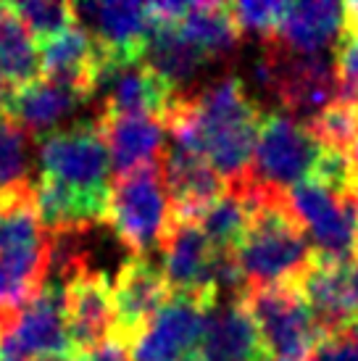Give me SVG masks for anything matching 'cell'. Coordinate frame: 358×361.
Returning a JSON list of instances; mask_svg holds the SVG:
<instances>
[{
	"label": "cell",
	"instance_id": "8",
	"mask_svg": "<svg viewBox=\"0 0 358 361\" xmlns=\"http://www.w3.org/2000/svg\"><path fill=\"white\" fill-rule=\"evenodd\" d=\"M219 303V293L203 288V290L171 293L156 319L135 343L130 359L132 361H182L195 353L203 338L206 317Z\"/></svg>",
	"mask_w": 358,
	"mask_h": 361
},
{
	"label": "cell",
	"instance_id": "36",
	"mask_svg": "<svg viewBox=\"0 0 358 361\" xmlns=\"http://www.w3.org/2000/svg\"><path fill=\"white\" fill-rule=\"evenodd\" d=\"M42 361H77V359H42Z\"/></svg>",
	"mask_w": 358,
	"mask_h": 361
},
{
	"label": "cell",
	"instance_id": "20",
	"mask_svg": "<svg viewBox=\"0 0 358 361\" xmlns=\"http://www.w3.org/2000/svg\"><path fill=\"white\" fill-rule=\"evenodd\" d=\"M80 103H85L80 92H74L71 87L56 80L42 77V80L32 82L21 90H11L6 114L13 121H19L32 137L42 140L45 135L53 132L58 121L71 116Z\"/></svg>",
	"mask_w": 358,
	"mask_h": 361
},
{
	"label": "cell",
	"instance_id": "34",
	"mask_svg": "<svg viewBox=\"0 0 358 361\" xmlns=\"http://www.w3.org/2000/svg\"><path fill=\"white\" fill-rule=\"evenodd\" d=\"M6 324H3V322H0V356H3V338H6Z\"/></svg>",
	"mask_w": 358,
	"mask_h": 361
},
{
	"label": "cell",
	"instance_id": "13",
	"mask_svg": "<svg viewBox=\"0 0 358 361\" xmlns=\"http://www.w3.org/2000/svg\"><path fill=\"white\" fill-rule=\"evenodd\" d=\"M74 16L113 61H142L153 32L150 8L142 3H74Z\"/></svg>",
	"mask_w": 358,
	"mask_h": 361
},
{
	"label": "cell",
	"instance_id": "5",
	"mask_svg": "<svg viewBox=\"0 0 358 361\" xmlns=\"http://www.w3.org/2000/svg\"><path fill=\"white\" fill-rule=\"evenodd\" d=\"M321 153L324 145L306 124L285 114H266L261 121L248 180L261 190L288 195L295 185L314 177Z\"/></svg>",
	"mask_w": 358,
	"mask_h": 361
},
{
	"label": "cell",
	"instance_id": "12",
	"mask_svg": "<svg viewBox=\"0 0 358 361\" xmlns=\"http://www.w3.org/2000/svg\"><path fill=\"white\" fill-rule=\"evenodd\" d=\"M63 303H66L69 335L77 359L109 345L116 324V309H113V288L106 271L82 267L69 274L63 285Z\"/></svg>",
	"mask_w": 358,
	"mask_h": 361
},
{
	"label": "cell",
	"instance_id": "29",
	"mask_svg": "<svg viewBox=\"0 0 358 361\" xmlns=\"http://www.w3.org/2000/svg\"><path fill=\"white\" fill-rule=\"evenodd\" d=\"M16 13L27 24L32 37L40 42L56 37L61 32L74 27V6L71 3H58V0H27V3H13Z\"/></svg>",
	"mask_w": 358,
	"mask_h": 361
},
{
	"label": "cell",
	"instance_id": "18",
	"mask_svg": "<svg viewBox=\"0 0 358 361\" xmlns=\"http://www.w3.org/2000/svg\"><path fill=\"white\" fill-rule=\"evenodd\" d=\"M161 253H163V277L169 282L171 293L211 288L209 267L214 248L206 240L198 221L171 216L169 232L161 243Z\"/></svg>",
	"mask_w": 358,
	"mask_h": 361
},
{
	"label": "cell",
	"instance_id": "23",
	"mask_svg": "<svg viewBox=\"0 0 358 361\" xmlns=\"http://www.w3.org/2000/svg\"><path fill=\"white\" fill-rule=\"evenodd\" d=\"M142 61H145L156 74H161L163 80L169 82L171 87L179 90V87L187 85L211 59L200 51L198 45H192V42L179 32L177 24H159V21H153V32H150V37H148L145 59Z\"/></svg>",
	"mask_w": 358,
	"mask_h": 361
},
{
	"label": "cell",
	"instance_id": "21",
	"mask_svg": "<svg viewBox=\"0 0 358 361\" xmlns=\"http://www.w3.org/2000/svg\"><path fill=\"white\" fill-rule=\"evenodd\" d=\"M50 271V238L0 259V322L13 327L19 311L45 288Z\"/></svg>",
	"mask_w": 358,
	"mask_h": 361
},
{
	"label": "cell",
	"instance_id": "30",
	"mask_svg": "<svg viewBox=\"0 0 358 361\" xmlns=\"http://www.w3.org/2000/svg\"><path fill=\"white\" fill-rule=\"evenodd\" d=\"M288 3L277 0H245V3H229V11L237 21L240 32H256L261 40L277 37L279 21Z\"/></svg>",
	"mask_w": 358,
	"mask_h": 361
},
{
	"label": "cell",
	"instance_id": "14",
	"mask_svg": "<svg viewBox=\"0 0 358 361\" xmlns=\"http://www.w3.org/2000/svg\"><path fill=\"white\" fill-rule=\"evenodd\" d=\"M161 174L169 190L171 216L198 221L200 214L227 192V185L200 153L169 142L161 156Z\"/></svg>",
	"mask_w": 358,
	"mask_h": 361
},
{
	"label": "cell",
	"instance_id": "28",
	"mask_svg": "<svg viewBox=\"0 0 358 361\" xmlns=\"http://www.w3.org/2000/svg\"><path fill=\"white\" fill-rule=\"evenodd\" d=\"M306 127H309L311 135L324 148L348 153V148L358 137V106L338 98L332 106H327V109L321 111L319 116H314Z\"/></svg>",
	"mask_w": 358,
	"mask_h": 361
},
{
	"label": "cell",
	"instance_id": "27",
	"mask_svg": "<svg viewBox=\"0 0 358 361\" xmlns=\"http://www.w3.org/2000/svg\"><path fill=\"white\" fill-rule=\"evenodd\" d=\"M30 132L8 114L0 116V195L32 185L30 182Z\"/></svg>",
	"mask_w": 358,
	"mask_h": 361
},
{
	"label": "cell",
	"instance_id": "31",
	"mask_svg": "<svg viewBox=\"0 0 358 361\" xmlns=\"http://www.w3.org/2000/svg\"><path fill=\"white\" fill-rule=\"evenodd\" d=\"M311 361H358V319L327 335Z\"/></svg>",
	"mask_w": 358,
	"mask_h": 361
},
{
	"label": "cell",
	"instance_id": "9",
	"mask_svg": "<svg viewBox=\"0 0 358 361\" xmlns=\"http://www.w3.org/2000/svg\"><path fill=\"white\" fill-rule=\"evenodd\" d=\"M3 356L16 359H77L69 335L61 282H45L3 338Z\"/></svg>",
	"mask_w": 358,
	"mask_h": 361
},
{
	"label": "cell",
	"instance_id": "19",
	"mask_svg": "<svg viewBox=\"0 0 358 361\" xmlns=\"http://www.w3.org/2000/svg\"><path fill=\"white\" fill-rule=\"evenodd\" d=\"M345 24V6L329 0L311 3H288L279 21L277 40L295 53H327L338 45L340 32Z\"/></svg>",
	"mask_w": 358,
	"mask_h": 361
},
{
	"label": "cell",
	"instance_id": "2",
	"mask_svg": "<svg viewBox=\"0 0 358 361\" xmlns=\"http://www.w3.org/2000/svg\"><path fill=\"white\" fill-rule=\"evenodd\" d=\"M229 190L242 192L250 203L248 232L235 251L248 293L298 282L314 261V245L290 209L288 195L261 190L250 180Z\"/></svg>",
	"mask_w": 358,
	"mask_h": 361
},
{
	"label": "cell",
	"instance_id": "26",
	"mask_svg": "<svg viewBox=\"0 0 358 361\" xmlns=\"http://www.w3.org/2000/svg\"><path fill=\"white\" fill-rule=\"evenodd\" d=\"M200 230L214 251H237L250 224V203L237 190H229L200 214Z\"/></svg>",
	"mask_w": 358,
	"mask_h": 361
},
{
	"label": "cell",
	"instance_id": "35",
	"mask_svg": "<svg viewBox=\"0 0 358 361\" xmlns=\"http://www.w3.org/2000/svg\"><path fill=\"white\" fill-rule=\"evenodd\" d=\"M0 361H27V359H16V356H0Z\"/></svg>",
	"mask_w": 358,
	"mask_h": 361
},
{
	"label": "cell",
	"instance_id": "22",
	"mask_svg": "<svg viewBox=\"0 0 358 361\" xmlns=\"http://www.w3.org/2000/svg\"><path fill=\"white\" fill-rule=\"evenodd\" d=\"M37 80H42L40 48L13 3H0V87L21 90Z\"/></svg>",
	"mask_w": 358,
	"mask_h": 361
},
{
	"label": "cell",
	"instance_id": "10",
	"mask_svg": "<svg viewBox=\"0 0 358 361\" xmlns=\"http://www.w3.org/2000/svg\"><path fill=\"white\" fill-rule=\"evenodd\" d=\"M169 298L171 288L163 277V269H159L145 256H132L124 261L113 282L116 324L109 341L111 345L132 353L140 335L148 330V324L156 319V314Z\"/></svg>",
	"mask_w": 358,
	"mask_h": 361
},
{
	"label": "cell",
	"instance_id": "15",
	"mask_svg": "<svg viewBox=\"0 0 358 361\" xmlns=\"http://www.w3.org/2000/svg\"><path fill=\"white\" fill-rule=\"evenodd\" d=\"M198 356L203 361H268L259 324L245 303L219 301L209 311Z\"/></svg>",
	"mask_w": 358,
	"mask_h": 361
},
{
	"label": "cell",
	"instance_id": "3",
	"mask_svg": "<svg viewBox=\"0 0 358 361\" xmlns=\"http://www.w3.org/2000/svg\"><path fill=\"white\" fill-rule=\"evenodd\" d=\"M103 221L116 232L132 256L148 259L153 248H161L171 224V201L161 174V161L137 166L111 182Z\"/></svg>",
	"mask_w": 358,
	"mask_h": 361
},
{
	"label": "cell",
	"instance_id": "33",
	"mask_svg": "<svg viewBox=\"0 0 358 361\" xmlns=\"http://www.w3.org/2000/svg\"><path fill=\"white\" fill-rule=\"evenodd\" d=\"M348 290L353 298V306L358 311V259L348 261Z\"/></svg>",
	"mask_w": 358,
	"mask_h": 361
},
{
	"label": "cell",
	"instance_id": "24",
	"mask_svg": "<svg viewBox=\"0 0 358 361\" xmlns=\"http://www.w3.org/2000/svg\"><path fill=\"white\" fill-rule=\"evenodd\" d=\"M50 238L37 211L35 185L0 195V259L40 245Z\"/></svg>",
	"mask_w": 358,
	"mask_h": 361
},
{
	"label": "cell",
	"instance_id": "11",
	"mask_svg": "<svg viewBox=\"0 0 358 361\" xmlns=\"http://www.w3.org/2000/svg\"><path fill=\"white\" fill-rule=\"evenodd\" d=\"M95 92L100 95L98 114H145L163 119L179 90L171 87L145 61H106L98 71Z\"/></svg>",
	"mask_w": 358,
	"mask_h": 361
},
{
	"label": "cell",
	"instance_id": "25",
	"mask_svg": "<svg viewBox=\"0 0 358 361\" xmlns=\"http://www.w3.org/2000/svg\"><path fill=\"white\" fill-rule=\"evenodd\" d=\"M177 27L209 59L229 56L240 45V27L229 11V3H192L190 13Z\"/></svg>",
	"mask_w": 358,
	"mask_h": 361
},
{
	"label": "cell",
	"instance_id": "17",
	"mask_svg": "<svg viewBox=\"0 0 358 361\" xmlns=\"http://www.w3.org/2000/svg\"><path fill=\"white\" fill-rule=\"evenodd\" d=\"M295 285L327 335L342 330L358 319V311L348 290V264L321 259L314 253L311 267L300 274Z\"/></svg>",
	"mask_w": 358,
	"mask_h": 361
},
{
	"label": "cell",
	"instance_id": "16",
	"mask_svg": "<svg viewBox=\"0 0 358 361\" xmlns=\"http://www.w3.org/2000/svg\"><path fill=\"white\" fill-rule=\"evenodd\" d=\"M98 127L111 153V169L119 174L159 164L163 156V121L145 114H98Z\"/></svg>",
	"mask_w": 358,
	"mask_h": 361
},
{
	"label": "cell",
	"instance_id": "4",
	"mask_svg": "<svg viewBox=\"0 0 358 361\" xmlns=\"http://www.w3.org/2000/svg\"><path fill=\"white\" fill-rule=\"evenodd\" d=\"M242 303L259 324L268 361H311L327 338L295 282L250 290Z\"/></svg>",
	"mask_w": 358,
	"mask_h": 361
},
{
	"label": "cell",
	"instance_id": "1",
	"mask_svg": "<svg viewBox=\"0 0 358 361\" xmlns=\"http://www.w3.org/2000/svg\"><path fill=\"white\" fill-rule=\"evenodd\" d=\"M190 98L195 148L227 188L248 180L264 111L248 98L240 77H219Z\"/></svg>",
	"mask_w": 358,
	"mask_h": 361
},
{
	"label": "cell",
	"instance_id": "6",
	"mask_svg": "<svg viewBox=\"0 0 358 361\" xmlns=\"http://www.w3.org/2000/svg\"><path fill=\"white\" fill-rule=\"evenodd\" d=\"M40 164L42 177L92 198H109L111 153L95 119L45 135L40 140Z\"/></svg>",
	"mask_w": 358,
	"mask_h": 361
},
{
	"label": "cell",
	"instance_id": "7",
	"mask_svg": "<svg viewBox=\"0 0 358 361\" xmlns=\"http://www.w3.org/2000/svg\"><path fill=\"white\" fill-rule=\"evenodd\" d=\"M288 203L309 232L316 256L340 264L353 261L358 227V201L353 195H340L319 180H306L288 192Z\"/></svg>",
	"mask_w": 358,
	"mask_h": 361
},
{
	"label": "cell",
	"instance_id": "32",
	"mask_svg": "<svg viewBox=\"0 0 358 361\" xmlns=\"http://www.w3.org/2000/svg\"><path fill=\"white\" fill-rule=\"evenodd\" d=\"M77 361H132L130 353L121 351V348H116V345H103V348H98V351L92 353H85V356H80Z\"/></svg>",
	"mask_w": 358,
	"mask_h": 361
}]
</instances>
